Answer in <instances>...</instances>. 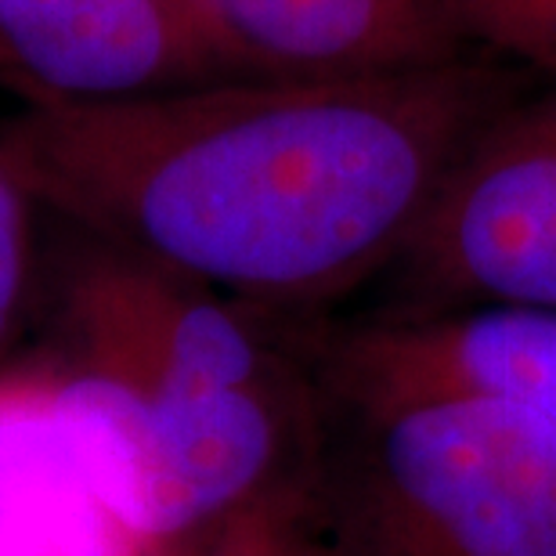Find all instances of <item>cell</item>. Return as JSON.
<instances>
[{"mask_svg": "<svg viewBox=\"0 0 556 556\" xmlns=\"http://www.w3.org/2000/svg\"><path fill=\"white\" fill-rule=\"evenodd\" d=\"M0 73L59 105L239 80L188 0H0Z\"/></svg>", "mask_w": 556, "mask_h": 556, "instance_id": "cell-7", "label": "cell"}, {"mask_svg": "<svg viewBox=\"0 0 556 556\" xmlns=\"http://www.w3.org/2000/svg\"><path fill=\"white\" fill-rule=\"evenodd\" d=\"M326 405H466L556 444V311L473 304L391 311L318 343Z\"/></svg>", "mask_w": 556, "mask_h": 556, "instance_id": "cell-5", "label": "cell"}, {"mask_svg": "<svg viewBox=\"0 0 556 556\" xmlns=\"http://www.w3.org/2000/svg\"><path fill=\"white\" fill-rule=\"evenodd\" d=\"M188 556H337L307 473L268 488L206 531Z\"/></svg>", "mask_w": 556, "mask_h": 556, "instance_id": "cell-9", "label": "cell"}, {"mask_svg": "<svg viewBox=\"0 0 556 556\" xmlns=\"http://www.w3.org/2000/svg\"><path fill=\"white\" fill-rule=\"evenodd\" d=\"M76 372L98 387L163 556L307 473L318 416L247 321L206 286L98 247L65 286Z\"/></svg>", "mask_w": 556, "mask_h": 556, "instance_id": "cell-2", "label": "cell"}, {"mask_svg": "<svg viewBox=\"0 0 556 556\" xmlns=\"http://www.w3.org/2000/svg\"><path fill=\"white\" fill-rule=\"evenodd\" d=\"M239 80L441 65L477 51L438 0H188Z\"/></svg>", "mask_w": 556, "mask_h": 556, "instance_id": "cell-8", "label": "cell"}, {"mask_svg": "<svg viewBox=\"0 0 556 556\" xmlns=\"http://www.w3.org/2000/svg\"><path fill=\"white\" fill-rule=\"evenodd\" d=\"M307 481L337 556H556V444L466 405L337 408Z\"/></svg>", "mask_w": 556, "mask_h": 556, "instance_id": "cell-3", "label": "cell"}, {"mask_svg": "<svg viewBox=\"0 0 556 556\" xmlns=\"http://www.w3.org/2000/svg\"><path fill=\"white\" fill-rule=\"evenodd\" d=\"M477 51L503 54L556 91V0H438Z\"/></svg>", "mask_w": 556, "mask_h": 556, "instance_id": "cell-10", "label": "cell"}, {"mask_svg": "<svg viewBox=\"0 0 556 556\" xmlns=\"http://www.w3.org/2000/svg\"><path fill=\"white\" fill-rule=\"evenodd\" d=\"M394 311H556V91L528 94L459 155L391 268Z\"/></svg>", "mask_w": 556, "mask_h": 556, "instance_id": "cell-4", "label": "cell"}, {"mask_svg": "<svg viewBox=\"0 0 556 556\" xmlns=\"http://www.w3.org/2000/svg\"><path fill=\"white\" fill-rule=\"evenodd\" d=\"M470 51L422 70L217 80L29 102L0 170L98 242L261 304H326L391 271L470 141L528 98Z\"/></svg>", "mask_w": 556, "mask_h": 556, "instance_id": "cell-1", "label": "cell"}, {"mask_svg": "<svg viewBox=\"0 0 556 556\" xmlns=\"http://www.w3.org/2000/svg\"><path fill=\"white\" fill-rule=\"evenodd\" d=\"M0 556H163L113 419L73 369L0 380Z\"/></svg>", "mask_w": 556, "mask_h": 556, "instance_id": "cell-6", "label": "cell"}, {"mask_svg": "<svg viewBox=\"0 0 556 556\" xmlns=\"http://www.w3.org/2000/svg\"><path fill=\"white\" fill-rule=\"evenodd\" d=\"M26 192L0 170V340L15 315L26 275Z\"/></svg>", "mask_w": 556, "mask_h": 556, "instance_id": "cell-11", "label": "cell"}]
</instances>
